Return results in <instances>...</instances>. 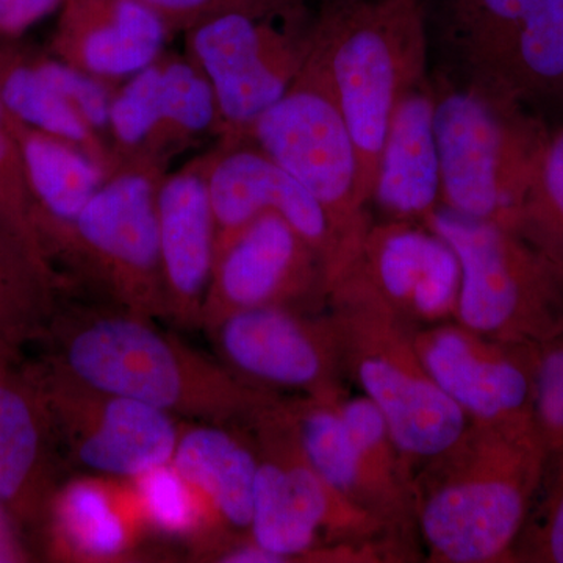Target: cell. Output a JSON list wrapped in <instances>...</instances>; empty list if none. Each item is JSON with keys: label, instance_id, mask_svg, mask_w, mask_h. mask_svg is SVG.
I'll return each mask as SVG.
<instances>
[{"label": "cell", "instance_id": "obj_33", "mask_svg": "<svg viewBox=\"0 0 563 563\" xmlns=\"http://www.w3.org/2000/svg\"><path fill=\"white\" fill-rule=\"evenodd\" d=\"M536 424L548 455L563 451V322L539 346Z\"/></svg>", "mask_w": 563, "mask_h": 563}, {"label": "cell", "instance_id": "obj_27", "mask_svg": "<svg viewBox=\"0 0 563 563\" xmlns=\"http://www.w3.org/2000/svg\"><path fill=\"white\" fill-rule=\"evenodd\" d=\"M335 402L306 395L288 396V410L303 454L333 490L366 512L376 515L398 533L390 523L383 498L363 470ZM398 536L402 537L401 533Z\"/></svg>", "mask_w": 563, "mask_h": 563}, {"label": "cell", "instance_id": "obj_36", "mask_svg": "<svg viewBox=\"0 0 563 563\" xmlns=\"http://www.w3.org/2000/svg\"><path fill=\"white\" fill-rule=\"evenodd\" d=\"M35 559L27 531L0 501V563L32 562Z\"/></svg>", "mask_w": 563, "mask_h": 563}, {"label": "cell", "instance_id": "obj_29", "mask_svg": "<svg viewBox=\"0 0 563 563\" xmlns=\"http://www.w3.org/2000/svg\"><path fill=\"white\" fill-rule=\"evenodd\" d=\"M129 481L150 532L184 540L195 548L211 533L231 529L221 520L209 499L192 487L172 462Z\"/></svg>", "mask_w": 563, "mask_h": 563}, {"label": "cell", "instance_id": "obj_34", "mask_svg": "<svg viewBox=\"0 0 563 563\" xmlns=\"http://www.w3.org/2000/svg\"><path fill=\"white\" fill-rule=\"evenodd\" d=\"M154 11L169 33L191 31L201 22L225 11L251 9L276 0H139Z\"/></svg>", "mask_w": 563, "mask_h": 563}, {"label": "cell", "instance_id": "obj_2", "mask_svg": "<svg viewBox=\"0 0 563 563\" xmlns=\"http://www.w3.org/2000/svg\"><path fill=\"white\" fill-rule=\"evenodd\" d=\"M548 459L537 424L470 422L453 446L413 474L426 561L512 562Z\"/></svg>", "mask_w": 563, "mask_h": 563}, {"label": "cell", "instance_id": "obj_17", "mask_svg": "<svg viewBox=\"0 0 563 563\" xmlns=\"http://www.w3.org/2000/svg\"><path fill=\"white\" fill-rule=\"evenodd\" d=\"M218 129L213 90L190 58L162 54L133 74L111 101V150L120 163L163 168L166 155Z\"/></svg>", "mask_w": 563, "mask_h": 563}, {"label": "cell", "instance_id": "obj_9", "mask_svg": "<svg viewBox=\"0 0 563 563\" xmlns=\"http://www.w3.org/2000/svg\"><path fill=\"white\" fill-rule=\"evenodd\" d=\"M163 177L161 166L120 163L54 244L51 262L58 274V265L69 266L113 307L168 321L157 221Z\"/></svg>", "mask_w": 563, "mask_h": 563}, {"label": "cell", "instance_id": "obj_8", "mask_svg": "<svg viewBox=\"0 0 563 563\" xmlns=\"http://www.w3.org/2000/svg\"><path fill=\"white\" fill-rule=\"evenodd\" d=\"M312 0L225 11L185 33L188 58L209 80L222 141L235 143L284 98L312 51Z\"/></svg>", "mask_w": 563, "mask_h": 563}, {"label": "cell", "instance_id": "obj_5", "mask_svg": "<svg viewBox=\"0 0 563 563\" xmlns=\"http://www.w3.org/2000/svg\"><path fill=\"white\" fill-rule=\"evenodd\" d=\"M258 466L251 537L285 562H322L336 547L387 544L415 551L376 515L347 501L314 472L303 454L287 398L277 396L244 424Z\"/></svg>", "mask_w": 563, "mask_h": 563}, {"label": "cell", "instance_id": "obj_31", "mask_svg": "<svg viewBox=\"0 0 563 563\" xmlns=\"http://www.w3.org/2000/svg\"><path fill=\"white\" fill-rule=\"evenodd\" d=\"M0 231L21 244L44 269L65 282L60 274L55 272L41 242L35 224V203L25 177L20 146L11 132L9 117L2 101H0Z\"/></svg>", "mask_w": 563, "mask_h": 563}, {"label": "cell", "instance_id": "obj_26", "mask_svg": "<svg viewBox=\"0 0 563 563\" xmlns=\"http://www.w3.org/2000/svg\"><path fill=\"white\" fill-rule=\"evenodd\" d=\"M0 101L18 121L79 147L109 176L120 166L107 141L84 120L58 87L46 57L0 51Z\"/></svg>", "mask_w": 563, "mask_h": 563}, {"label": "cell", "instance_id": "obj_32", "mask_svg": "<svg viewBox=\"0 0 563 563\" xmlns=\"http://www.w3.org/2000/svg\"><path fill=\"white\" fill-rule=\"evenodd\" d=\"M512 562L563 563V451L548 459Z\"/></svg>", "mask_w": 563, "mask_h": 563}, {"label": "cell", "instance_id": "obj_35", "mask_svg": "<svg viewBox=\"0 0 563 563\" xmlns=\"http://www.w3.org/2000/svg\"><path fill=\"white\" fill-rule=\"evenodd\" d=\"M63 0H0V38H20L44 18L57 13Z\"/></svg>", "mask_w": 563, "mask_h": 563}, {"label": "cell", "instance_id": "obj_7", "mask_svg": "<svg viewBox=\"0 0 563 563\" xmlns=\"http://www.w3.org/2000/svg\"><path fill=\"white\" fill-rule=\"evenodd\" d=\"M442 207L512 229L548 131L528 111L432 73Z\"/></svg>", "mask_w": 563, "mask_h": 563}, {"label": "cell", "instance_id": "obj_30", "mask_svg": "<svg viewBox=\"0 0 563 563\" xmlns=\"http://www.w3.org/2000/svg\"><path fill=\"white\" fill-rule=\"evenodd\" d=\"M512 231L563 273V128L544 140Z\"/></svg>", "mask_w": 563, "mask_h": 563}, {"label": "cell", "instance_id": "obj_23", "mask_svg": "<svg viewBox=\"0 0 563 563\" xmlns=\"http://www.w3.org/2000/svg\"><path fill=\"white\" fill-rule=\"evenodd\" d=\"M433 113L435 92L429 74L393 110L372 195L379 220L424 224L442 206Z\"/></svg>", "mask_w": 563, "mask_h": 563}, {"label": "cell", "instance_id": "obj_20", "mask_svg": "<svg viewBox=\"0 0 563 563\" xmlns=\"http://www.w3.org/2000/svg\"><path fill=\"white\" fill-rule=\"evenodd\" d=\"M147 532L131 481L101 474L65 477L35 536L54 562L136 561Z\"/></svg>", "mask_w": 563, "mask_h": 563}, {"label": "cell", "instance_id": "obj_19", "mask_svg": "<svg viewBox=\"0 0 563 563\" xmlns=\"http://www.w3.org/2000/svg\"><path fill=\"white\" fill-rule=\"evenodd\" d=\"M66 462L54 422L21 357L0 354V501L35 533Z\"/></svg>", "mask_w": 563, "mask_h": 563}, {"label": "cell", "instance_id": "obj_6", "mask_svg": "<svg viewBox=\"0 0 563 563\" xmlns=\"http://www.w3.org/2000/svg\"><path fill=\"white\" fill-rule=\"evenodd\" d=\"M328 310L347 380L384 415L415 474L461 439L468 417L433 380L415 350L413 329L399 318L346 287L329 290Z\"/></svg>", "mask_w": 563, "mask_h": 563}, {"label": "cell", "instance_id": "obj_15", "mask_svg": "<svg viewBox=\"0 0 563 563\" xmlns=\"http://www.w3.org/2000/svg\"><path fill=\"white\" fill-rule=\"evenodd\" d=\"M261 307L328 309L324 261L276 211L255 218L218 255L201 331L209 335L229 314Z\"/></svg>", "mask_w": 563, "mask_h": 563}, {"label": "cell", "instance_id": "obj_11", "mask_svg": "<svg viewBox=\"0 0 563 563\" xmlns=\"http://www.w3.org/2000/svg\"><path fill=\"white\" fill-rule=\"evenodd\" d=\"M240 141H250L279 163L324 210L336 243L329 284L357 251L374 218L358 196L357 154L350 128L312 55L290 90Z\"/></svg>", "mask_w": 563, "mask_h": 563}, {"label": "cell", "instance_id": "obj_21", "mask_svg": "<svg viewBox=\"0 0 563 563\" xmlns=\"http://www.w3.org/2000/svg\"><path fill=\"white\" fill-rule=\"evenodd\" d=\"M157 221L168 321L188 331L201 329L217 251V228L202 158L163 177Z\"/></svg>", "mask_w": 563, "mask_h": 563}, {"label": "cell", "instance_id": "obj_28", "mask_svg": "<svg viewBox=\"0 0 563 563\" xmlns=\"http://www.w3.org/2000/svg\"><path fill=\"white\" fill-rule=\"evenodd\" d=\"M65 287L60 277L0 231V354L22 357L25 346L38 343Z\"/></svg>", "mask_w": 563, "mask_h": 563}, {"label": "cell", "instance_id": "obj_24", "mask_svg": "<svg viewBox=\"0 0 563 563\" xmlns=\"http://www.w3.org/2000/svg\"><path fill=\"white\" fill-rule=\"evenodd\" d=\"M7 117L35 203L36 229L51 261L52 247L69 231L109 173L68 141L31 128L9 111Z\"/></svg>", "mask_w": 563, "mask_h": 563}, {"label": "cell", "instance_id": "obj_18", "mask_svg": "<svg viewBox=\"0 0 563 563\" xmlns=\"http://www.w3.org/2000/svg\"><path fill=\"white\" fill-rule=\"evenodd\" d=\"M218 255L255 218L276 211L321 255L328 273L335 261L336 243L320 203L279 163L250 141L224 143L203 157Z\"/></svg>", "mask_w": 563, "mask_h": 563}, {"label": "cell", "instance_id": "obj_10", "mask_svg": "<svg viewBox=\"0 0 563 563\" xmlns=\"http://www.w3.org/2000/svg\"><path fill=\"white\" fill-rule=\"evenodd\" d=\"M461 263L455 321L504 343L540 346L563 322V273L512 229L440 206L426 220Z\"/></svg>", "mask_w": 563, "mask_h": 563}, {"label": "cell", "instance_id": "obj_16", "mask_svg": "<svg viewBox=\"0 0 563 563\" xmlns=\"http://www.w3.org/2000/svg\"><path fill=\"white\" fill-rule=\"evenodd\" d=\"M412 336L433 380L470 422L536 424L539 346L498 342L455 320L417 329Z\"/></svg>", "mask_w": 563, "mask_h": 563}, {"label": "cell", "instance_id": "obj_25", "mask_svg": "<svg viewBox=\"0 0 563 563\" xmlns=\"http://www.w3.org/2000/svg\"><path fill=\"white\" fill-rule=\"evenodd\" d=\"M172 463L209 499L225 526L251 536L258 457L244 426L181 424Z\"/></svg>", "mask_w": 563, "mask_h": 563}, {"label": "cell", "instance_id": "obj_4", "mask_svg": "<svg viewBox=\"0 0 563 563\" xmlns=\"http://www.w3.org/2000/svg\"><path fill=\"white\" fill-rule=\"evenodd\" d=\"M433 73L528 111L563 103V0H429Z\"/></svg>", "mask_w": 563, "mask_h": 563}, {"label": "cell", "instance_id": "obj_1", "mask_svg": "<svg viewBox=\"0 0 563 563\" xmlns=\"http://www.w3.org/2000/svg\"><path fill=\"white\" fill-rule=\"evenodd\" d=\"M38 343L41 355L81 383L177 418L244 426L280 395L163 332L155 320L118 307H58Z\"/></svg>", "mask_w": 563, "mask_h": 563}, {"label": "cell", "instance_id": "obj_22", "mask_svg": "<svg viewBox=\"0 0 563 563\" xmlns=\"http://www.w3.org/2000/svg\"><path fill=\"white\" fill-rule=\"evenodd\" d=\"M57 13L52 55L102 80L146 68L172 35L139 0H63Z\"/></svg>", "mask_w": 563, "mask_h": 563}, {"label": "cell", "instance_id": "obj_37", "mask_svg": "<svg viewBox=\"0 0 563 563\" xmlns=\"http://www.w3.org/2000/svg\"><path fill=\"white\" fill-rule=\"evenodd\" d=\"M318 2H320V0H313V3H318Z\"/></svg>", "mask_w": 563, "mask_h": 563}, {"label": "cell", "instance_id": "obj_12", "mask_svg": "<svg viewBox=\"0 0 563 563\" xmlns=\"http://www.w3.org/2000/svg\"><path fill=\"white\" fill-rule=\"evenodd\" d=\"M25 365L49 410L66 465L132 479L173 461L181 432L174 415L81 383L44 355Z\"/></svg>", "mask_w": 563, "mask_h": 563}, {"label": "cell", "instance_id": "obj_14", "mask_svg": "<svg viewBox=\"0 0 563 563\" xmlns=\"http://www.w3.org/2000/svg\"><path fill=\"white\" fill-rule=\"evenodd\" d=\"M333 287L362 292L417 331L455 320L461 263L428 225L374 220Z\"/></svg>", "mask_w": 563, "mask_h": 563}, {"label": "cell", "instance_id": "obj_3", "mask_svg": "<svg viewBox=\"0 0 563 563\" xmlns=\"http://www.w3.org/2000/svg\"><path fill=\"white\" fill-rule=\"evenodd\" d=\"M310 55L350 128L369 209L393 110L431 74L429 0H320Z\"/></svg>", "mask_w": 563, "mask_h": 563}, {"label": "cell", "instance_id": "obj_13", "mask_svg": "<svg viewBox=\"0 0 563 563\" xmlns=\"http://www.w3.org/2000/svg\"><path fill=\"white\" fill-rule=\"evenodd\" d=\"M209 336L221 362L252 384L322 401L350 395L342 343L329 310H243L224 318Z\"/></svg>", "mask_w": 563, "mask_h": 563}]
</instances>
